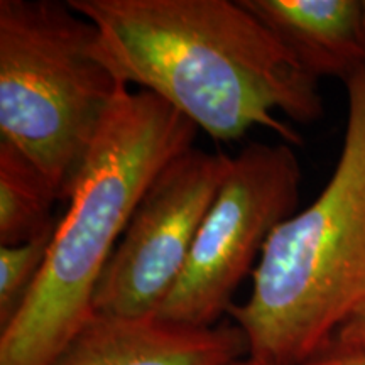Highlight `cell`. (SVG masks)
<instances>
[{
	"label": "cell",
	"instance_id": "1",
	"mask_svg": "<svg viewBox=\"0 0 365 365\" xmlns=\"http://www.w3.org/2000/svg\"><path fill=\"white\" fill-rule=\"evenodd\" d=\"M97 29L93 54L122 85L156 95L215 140L252 127L282 143L323 117L318 81L240 0H70Z\"/></svg>",
	"mask_w": 365,
	"mask_h": 365
},
{
	"label": "cell",
	"instance_id": "2",
	"mask_svg": "<svg viewBox=\"0 0 365 365\" xmlns=\"http://www.w3.org/2000/svg\"><path fill=\"white\" fill-rule=\"evenodd\" d=\"M193 122L122 85L91 145L48 257L22 307L0 327V365H53L95 314L105 267L164 168L195 148Z\"/></svg>",
	"mask_w": 365,
	"mask_h": 365
},
{
	"label": "cell",
	"instance_id": "3",
	"mask_svg": "<svg viewBox=\"0 0 365 365\" xmlns=\"http://www.w3.org/2000/svg\"><path fill=\"white\" fill-rule=\"evenodd\" d=\"M346 127L322 193L272 232L247 301L230 317L249 355L304 365L365 307V66L344 81Z\"/></svg>",
	"mask_w": 365,
	"mask_h": 365
},
{
	"label": "cell",
	"instance_id": "4",
	"mask_svg": "<svg viewBox=\"0 0 365 365\" xmlns=\"http://www.w3.org/2000/svg\"><path fill=\"white\" fill-rule=\"evenodd\" d=\"M68 2L0 0V135L68 202L122 83Z\"/></svg>",
	"mask_w": 365,
	"mask_h": 365
},
{
	"label": "cell",
	"instance_id": "5",
	"mask_svg": "<svg viewBox=\"0 0 365 365\" xmlns=\"http://www.w3.org/2000/svg\"><path fill=\"white\" fill-rule=\"evenodd\" d=\"M299 185L301 166L293 145L282 140L245 145L232 161L180 281L158 317L195 328L220 325L272 232L296 213Z\"/></svg>",
	"mask_w": 365,
	"mask_h": 365
},
{
	"label": "cell",
	"instance_id": "6",
	"mask_svg": "<svg viewBox=\"0 0 365 365\" xmlns=\"http://www.w3.org/2000/svg\"><path fill=\"white\" fill-rule=\"evenodd\" d=\"M232 161L223 153L191 148L159 173L105 267L95 313L158 317L180 281Z\"/></svg>",
	"mask_w": 365,
	"mask_h": 365
},
{
	"label": "cell",
	"instance_id": "7",
	"mask_svg": "<svg viewBox=\"0 0 365 365\" xmlns=\"http://www.w3.org/2000/svg\"><path fill=\"white\" fill-rule=\"evenodd\" d=\"M249 355L235 323L195 328L95 313L53 365H230Z\"/></svg>",
	"mask_w": 365,
	"mask_h": 365
},
{
	"label": "cell",
	"instance_id": "8",
	"mask_svg": "<svg viewBox=\"0 0 365 365\" xmlns=\"http://www.w3.org/2000/svg\"><path fill=\"white\" fill-rule=\"evenodd\" d=\"M314 78L349 80L365 66L360 0H240Z\"/></svg>",
	"mask_w": 365,
	"mask_h": 365
},
{
	"label": "cell",
	"instance_id": "9",
	"mask_svg": "<svg viewBox=\"0 0 365 365\" xmlns=\"http://www.w3.org/2000/svg\"><path fill=\"white\" fill-rule=\"evenodd\" d=\"M59 193L43 170L12 144L0 140V247L49 234Z\"/></svg>",
	"mask_w": 365,
	"mask_h": 365
},
{
	"label": "cell",
	"instance_id": "10",
	"mask_svg": "<svg viewBox=\"0 0 365 365\" xmlns=\"http://www.w3.org/2000/svg\"><path fill=\"white\" fill-rule=\"evenodd\" d=\"M54 230L26 244L0 247V327L16 314L33 289L48 257Z\"/></svg>",
	"mask_w": 365,
	"mask_h": 365
},
{
	"label": "cell",
	"instance_id": "11",
	"mask_svg": "<svg viewBox=\"0 0 365 365\" xmlns=\"http://www.w3.org/2000/svg\"><path fill=\"white\" fill-rule=\"evenodd\" d=\"M333 345L341 349H365V307L340 328Z\"/></svg>",
	"mask_w": 365,
	"mask_h": 365
},
{
	"label": "cell",
	"instance_id": "12",
	"mask_svg": "<svg viewBox=\"0 0 365 365\" xmlns=\"http://www.w3.org/2000/svg\"><path fill=\"white\" fill-rule=\"evenodd\" d=\"M304 365H365V349H341L331 345Z\"/></svg>",
	"mask_w": 365,
	"mask_h": 365
},
{
	"label": "cell",
	"instance_id": "13",
	"mask_svg": "<svg viewBox=\"0 0 365 365\" xmlns=\"http://www.w3.org/2000/svg\"><path fill=\"white\" fill-rule=\"evenodd\" d=\"M230 365H274V364L264 362V360H259V359L250 357V355H245V357L235 360V362L230 364Z\"/></svg>",
	"mask_w": 365,
	"mask_h": 365
},
{
	"label": "cell",
	"instance_id": "14",
	"mask_svg": "<svg viewBox=\"0 0 365 365\" xmlns=\"http://www.w3.org/2000/svg\"><path fill=\"white\" fill-rule=\"evenodd\" d=\"M360 39L365 53V0H360Z\"/></svg>",
	"mask_w": 365,
	"mask_h": 365
}]
</instances>
